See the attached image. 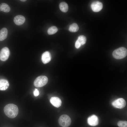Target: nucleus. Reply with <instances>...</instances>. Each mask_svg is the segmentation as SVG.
I'll return each mask as SVG.
<instances>
[{
  "label": "nucleus",
  "instance_id": "1",
  "mask_svg": "<svg viewBox=\"0 0 127 127\" xmlns=\"http://www.w3.org/2000/svg\"><path fill=\"white\" fill-rule=\"evenodd\" d=\"M4 111L6 115L11 118H13L16 116L18 113V107L16 105L10 103L6 105L4 107Z\"/></svg>",
  "mask_w": 127,
  "mask_h": 127
},
{
  "label": "nucleus",
  "instance_id": "2",
  "mask_svg": "<svg viewBox=\"0 0 127 127\" xmlns=\"http://www.w3.org/2000/svg\"><path fill=\"white\" fill-rule=\"evenodd\" d=\"M127 55V49L124 47H121L115 50L112 53L113 57L117 59H120L126 57Z\"/></svg>",
  "mask_w": 127,
  "mask_h": 127
},
{
  "label": "nucleus",
  "instance_id": "3",
  "mask_svg": "<svg viewBox=\"0 0 127 127\" xmlns=\"http://www.w3.org/2000/svg\"><path fill=\"white\" fill-rule=\"evenodd\" d=\"M58 123L62 127H68L71 124V120L68 115H63L59 117Z\"/></svg>",
  "mask_w": 127,
  "mask_h": 127
},
{
  "label": "nucleus",
  "instance_id": "4",
  "mask_svg": "<svg viewBox=\"0 0 127 127\" xmlns=\"http://www.w3.org/2000/svg\"><path fill=\"white\" fill-rule=\"evenodd\" d=\"M48 81V78L45 76H40L37 77L35 80L34 84L37 87H41L45 85Z\"/></svg>",
  "mask_w": 127,
  "mask_h": 127
},
{
  "label": "nucleus",
  "instance_id": "5",
  "mask_svg": "<svg viewBox=\"0 0 127 127\" xmlns=\"http://www.w3.org/2000/svg\"><path fill=\"white\" fill-rule=\"evenodd\" d=\"M126 104L125 100L122 98L116 99L112 103V105L114 107L119 109H122L124 108Z\"/></svg>",
  "mask_w": 127,
  "mask_h": 127
},
{
  "label": "nucleus",
  "instance_id": "6",
  "mask_svg": "<svg viewBox=\"0 0 127 127\" xmlns=\"http://www.w3.org/2000/svg\"><path fill=\"white\" fill-rule=\"evenodd\" d=\"M10 54L9 48L5 47L3 48L0 52V60L4 61L8 58Z\"/></svg>",
  "mask_w": 127,
  "mask_h": 127
},
{
  "label": "nucleus",
  "instance_id": "7",
  "mask_svg": "<svg viewBox=\"0 0 127 127\" xmlns=\"http://www.w3.org/2000/svg\"><path fill=\"white\" fill-rule=\"evenodd\" d=\"M91 6L93 11L96 12L100 11L102 9L103 5L102 3L99 1H95L92 3Z\"/></svg>",
  "mask_w": 127,
  "mask_h": 127
},
{
  "label": "nucleus",
  "instance_id": "8",
  "mask_svg": "<svg viewBox=\"0 0 127 127\" xmlns=\"http://www.w3.org/2000/svg\"><path fill=\"white\" fill-rule=\"evenodd\" d=\"M87 121L88 124L89 125L92 126H95L98 124V118L96 115H93L88 118Z\"/></svg>",
  "mask_w": 127,
  "mask_h": 127
},
{
  "label": "nucleus",
  "instance_id": "9",
  "mask_svg": "<svg viewBox=\"0 0 127 127\" xmlns=\"http://www.w3.org/2000/svg\"><path fill=\"white\" fill-rule=\"evenodd\" d=\"M25 20V17L23 16L19 15L16 16L14 18V21L16 25H20L23 24Z\"/></svg>",
  "mask_w": 127,
  "mask_h": 127
},
{
  "label": "nucleus",
  "instance_id": "10",
  "mask_svg": "<svg viewBox=\"0 0 127 127\" xmlns=\"http://www.w3.org/2000/svg\"><path fill=\"white\" fill-rule=\"evenodd\" d=\"M51 103L54 106L57 107H59L61 105V101L59 98L53 97H51L50 99Z\"/></svg>",
  "mask_w": 127,
  "mask_h": 127
},
{
  "label": "nucleus",
  "instance_id": "11",
  "mask_svg": "<svg viewBox=\"0 0 127 127\" xmlns=\"http://www.w3.org/2000/svg\"><path fill=\"white\" fill-rule=\"evenodd\" d=\"M51 56L50 52L46 51L44 52L41 56V60L44 64H46L49 62L51 60Z\"/></svg>",
  "mask_w": 127,
  "mask_h": 127
},
{
  "label": "nucleus",
  "instance_id": "12",
  "mask_svg": "<svg viewBox=\"0 0 127 127\" xmlns=\"http://www.w3.org/2000/svg\"><path fill=\"white\" fill-rule=\"evenodd\" d=\"M9 86L8 81L4 79H0V90H5L7 89Z\"/></svg>",
  "mask_w": 127,
  "mask_h": 127
},
{
  "label": "nucleus",
  "instance_id": "13",
  "mask_svg": "<svg viewBox=\"0 0 127 127\" xmlns=\"http://www.w3.org/2000/svg\"><path fill=\"white\" fill-rule=\"evenodd\" d=\"M8 31L7 28H3L0 30V41H2L7 37Z\"/></svg>",
  "mask_w": 127,
  "mask_h": 127
},
{
  "label": "nucleus",
  "instance_id": "14",
  "mask_svg": "<svg viewBox=\"0 0 127 127\" xmlns=\"http://www.w3.org/2000/svg\"><path fill=\"white\" fill-rule=\"evenodd\" d=\"M10 6L6 3H3L0 4V11L8 12L10 11Z\"/></svg>",
  "mask_w": 127,
  "mask_h": 127
},
{
  "label": "nucleus",
  "instance_id": "15",
  "mask_svg": "<svg viewBox=\"0 0 127 127\" xmlns=\"http://www.w3.org/2000/svg\"><path fill=\"white\" fill-rule=\"evenodd\" d=\"M60 10L63 12H66L68 11V6L67 4L65 2H61L59 5Z\"/></svg>",
  "mask_w": 127,
  "mask_h": 127
},
{
  "label": "nucleus",
  "instance_id": "16",
  "mask_svg": "<svg viewBox=\"0 0 127 127\" xmlns=\"http://www.w3.org/2000/svg\"><path fill=\"white\" fill-rule=\"evenodd\" d=\"M79 29L78 25L75 23H73L70 26L69 30L71 32H76L78 31Z\"/></svg>",
  "mask_w": 127,
  "mask_h": 127
},
{
  "label": "nucleus",
  "instance_id": "17",
  "mask_svg": "<svg viewBox=\"0 0 127 127\" xmlns=\"http://www.w3.org/2000/svg\"><path fill=\"white\" fill-rule=\"evenodd\" d=\"M58 30V28L56 26H52L48 29V32L49 35H52L56 33Z\"/></svg>",
  "mask_w": 127,
  "mask_h": 127
},
{
  "label": "nucleus",
  "instance_id": "18",
  "mask_svg": "<svg viewBox=\"0 0 127 127\" xmlns=\"http://www.w3.org/2000/svg\"><path fill=\"white\" fill-rule=\"evenodd\" d=\"M77 40L81 45H83L86 42V37L84 35H80L78 37Z\"/></svg>",
  "mask_w": 127,
  "mask_h": 127
},
{
  "label": "nucleus",
  "instance_id": "19",
  "mask_svg": "<svg viewBox=\"0 0 127 127\" xmlns=\"http://www.w3.org/2000/svg\"><path fill=\"white\" fill-rule=\"evenodd\" d=\"M117 125L119 127H127V122L126 121H119Z\"/></svg>",
  "mask_w": 127,
  "mask_h": 127
},
{
  "label": "nucleus",
  "instance_id": "20",
  "mask_svg": "<svg viewBox=\"0 0 127 127\" xmlns=\"http://www.w3.org/2000/svg\"><path fill=\"white\" fill-rule=\"evenodd\" d=\"M33 93L34 96L35 97H36L39 95V92L37 89L35 88L33 91Z\"/></svg>",
  "mask_w": 127,
  "mask_h": 127
},
{
  "label": "nucleus",
  "instance_id": "21",
  "mask_svg": "<svg viewBox=\"0 0 127 127\" xmlns=\"http://www.w3.org/2000/svg\"><path fill=\"white\" fill-rule=\"evenodd\" d=\"M75 47L76 48H78L81 45L79 41L77 40L75 42Z\"/></svg>",
  "mask_w": 127,
  "mask_h": 127
},
{
  "label": "nucleus",
  "instance_id": "22",
  "mask_svg": "<svg viewBox=\"0 0 127 127\" xmlns=\"http://www.w3.org/2000/svg\"><path fill=\"white\" fill-rule=\"evenodd\" d=\"M20 1H22V2H25V1H26V0H20Z\"/></svg>",
  "mask_w": 127,
  "mask_h": 127
}]
</instances>
